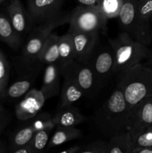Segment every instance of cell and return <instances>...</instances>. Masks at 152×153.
<instances>
[{"label":"cell","mask_w":152,"mask_h":153,"mask_svg":"<svg viewBox=\"0 0 152 153\" xmlns=\"http://www.w3.org/2000/svg\"><path fill=\"white\" fill-rule=\"evenodd\" d=\"M3 1H4V0H0V4H1V3H2Z\"/></svg>","instance_id":"obj_35"},{"label":"cell","mask_w":152,"mask_h":153,"mask_svg":"<svg viewBox=\"0 0 152 153\" xmlns=\"http://www.w3.org/2000/svg\"><path fill=\"white\" fill-rule=\"evenodd\" d=\"M59 36L55 33H51L46 43L42 48L38 56V62L43 64H58L59 61L58 49Z\"/></svg>","instance_id":"obj_20"},{"label":"cell","mask_w":152,"mask_h":153,"mask_svg":"<svg viewBox=\"0 0 152 153\" xmlns=\"http://www.w3.org/2000/svg\"><path fill=\"white\" fill-rule=\"evenodd\" d=\"M12 152H13V153H34L33 152L32 149H31V148L30 147L29 143L27 145H25V146H21V147L17 148V149H16L15 150H13Z\"/></svg>","instance_id":"obj_31"},{"label":"cell","mask_w":152,"mask_h":153,"mask_svg":"<svg viewBox=\"0 0 152 153\" xmlns=\"http://www.w3.org/2000/svg\"><path fill=\"white\" fill-rule=\"evenodd\" d=\"M53 128V127H48L37 131L34 133L31 141L29 142V146L32 149L33 152H41L47 146L50 134Z\"/></svg>","instance_id":"obj_25"},{"label":"cell","mask_w":152,"mask_h":153,"mask_svg":"<svg viewBox=\"0 0 152 153\" xmlns=\"http://www.w3.org/2000/svg\"><path fill=\"white\" fill-rule=\"evenodd\" d=\"M61 73L58 64H47L43 74L41 90L46 99L56 97L61 90Z\"/></svg>","instance_id":"obj_14"},{"label":"cell","mask_w":152,"mask_h":153,"mask_svg":"<svg viewBox=\"0 0 152 153\" xmlns=\"http://www.w3.org/2000/svg\"><path fill=\"white\" fill-rule=\"evenodd\" d=\"M58 49H59V61L58 65L75 59V48L72 36L69 31L59 36L58 39Z\"/></svg>","instance_id":"obj_21"},{"label":"cell","mask_w":152,"mask_h":153,"mask_svg":"<svg viewBox=\"0 0 152 153\" xmlns=\"http://www.w3.org/2000/svg\"><path fill=\"white\" fill-rule=\"evenodd\" d=\"M55 132L49 140L47 147L49 149L60 146L70 140L80 138L83 132L76 126H55Z\"/></svg>","instance_id":"obj_19"},{"label":"cell","mask_w":152,"mask_h":153,"mask_svg":"<svg viewBox=\"0 0 152 153\" xmlns=\"http://www.w3.org/2000/svg\"><path fill=\"white\" fill-rule=\"evenodd\" d=\"M46 100L47 99L41 90L30 89L15 107L17 119L21 121L32 119L41 111Z\"/></svg>","instance_id":"obj_11"},{"label":"cell","mask_w":152,"mask_h":153,"mask_svg":"<svg viewBox=\"0 0 152 153\" xmlns=\"http://www.w3.org/2000/svg\"><path fill=\"white\" fill-rule=\"evenodd\" d=\"M107 19L95 5L77 6L69 13V30L77 31H98L105 30Z\"/></svg>","instance_id":"obj_7"},{"label":"cell","mask_w":152,"mask_h":153,"mask_svg":"<svg viewBox=\"0 0 152 153\" xmlns=\"http://www.w3.org/2000/svg\"><path fill=\"white\" fill-rule=\"evenodd\" d=\"M131 135L135 148L152 146V125L148 126L137 132L131 133Z\"/></svg>","instance_id":"obj_26"},{"label":"cell","mask_w":152,"mask_h":153,"mask_svg":"<svg viewBox=\"0 0 152 153\" xmlns=\"http://www.w3.org/2000/svg\"><path fill=\"white\" fill-rule=\"evenodd\" d=\"M134 146L129 131L110 137L107 141L106 153H133Z\"/></svg>","instance_id":"obj_18"},{"label":"cell","mask_w":152,"mask_h":153,"mask_svg":"<svg viewBox=\"0 0 152 153\" xmlns=\"http://www.w3.org/2000/svg\"><path fill=\"white\" fill-rule=\"evenodd\" d=\"M133 153H152V146L145 148H134Z\"/></svg>","instance_id":"obj_32"},{"label":"cell","mask_w":152,"mask_h":153,"mask_svg":"<svg viewBox=\"0 0 152 153\" xmlns=\"http://www.w3.org/2000/svg\"><path fill=\"white\" fill-rule=\"evenodd\" d=\"M0 97H1V95H0Z\"/></svg>","instance_id":"obj_37"},{"label":"cell","mask_w":152,"mask_h":153,"mask_svg":"<svg viewBox=\"0 0 152 153\" xmlns=\"http://www.w3.org/2000/svg\"><path fill=\"white\" fill-rule=\"evenodd\" d=\"M10 67L3 52L0 50V95L5 96L9 79Z\"/></svg>","instance_id":"obj_28"},{"label":"cell","mask_w":152,"mask_h":153,"mask_svg":"<svg viewBox=\"0 0 152 153\" xmlns=\"http://www.w3.org/2000/svg\"><path fill=\"white\" fill-rule=\"evenodd\" d=\"M33 81L32 77L24 78L16 81L7 88L5 95L10 99H18L22 97L31 89Z\"/></svg>","instance_id":"obj_24"},{"label":"cell","mask_w":152,"mask_h":153,"mask_svg":"<svg viewBox=\"0 0 152 153\" xmlns=\"http://www.w3.org/2000/svg\"><path fill=\"white\" fill-rule=\"evenodd\" d=\"M7 11L14 30L23 38L31 31L33 25L28 10L24 8L20 0H11L7 7Z\"/></svg>","instance_id":"obj_13"},{"label":"cell","mask_w":152,"mask_h":153,"mask_svg":"<svg viewBox=\"0 0 152 153\" xmlns=\"http://www.w3.org/2000/svg\"><path fill=\"white\" fill-rule=\"evenodd\" d=\"M69 13H62L50 20L37 25L33 28L22 49V61L25 65H33L38 62L40 51L52 31L57 27L69 23Z\"/></svg>","instance_id":"obj_4"},{"label":"cell","mask_w":152,"mask_h":153,"mask_svg":"<svg viewBox=\"0 0 152 153\" xmlns=\"http://www.w3.org/2000/svg\"><path fill=\"white\" fill-rule=\"evenodd\" d=\"M64 0H27L28 13L33 24L39 25L62 13Z\"/></svg>","instance_id":"obj_9"},{"label":"cell","mask_w":152,"mask_h":153,"mask_svg":"<svg viewBox=\"0 0 152 153\" xmlns=\"http://www.w3.org/2000/svg\"><path fill=\"white\" fill-rule=\"evenodd\" d=\"M35 132L36 131L33 128L30 122L29 123L25 124L22 128L18 130L13 134V138H12L11 152L17 148L28 144Z\"/></svg>","instance_id":"obj_23"},{"label":"cell","mask_w":152,"mask_h":153,"mask_svg":"<svg viewBox=\"0 0 152 153\" xmlns=\"http://www.w3.org/2000/svg\"><path fill=\"white\" fill-rule=\"evenodd\" d=\"M137 13L142 23L146 28L151 29L152 0H139Z\"/></svg>","instance_id":"obj_27"},{"label":"cell","mask_w":152,"mask_h":153,"mask_svg":"<svg viewBox=\"0 0 152 153\" xmlns=\"http://www.w3.org/2000/svg\"><path fill=\"white\" fill-rule=\"evenodd\" d=\"M122 3L123 0H99L95 6L108 20L119 16Z\"/></svg>","instance_id":"obj_22"},{"label":"cell","mask_w":152,"mask_h":153,"mask_svg":"<svg viewBox=\"0 0 152 153\" xmlns=\"http://www.w3.org/2000/svg\"><path fill=\"white\" fill-rule=\"evenodd\" d=\"M22 38L14 30L7 16L0 13V40L11 49L18 50L22 43Z\"/></svg>","instance_id":"obj_17"},{"label":"cell","mask_w":152,"mask_h":153,"mask_svg":"<svg viewBox=\"0 0 152 153\" xmlns=\"http://www.w3.org/2000/svg\"><path fill=\"white\" fill-rule=\"evenodd\" d=\"M106 146L107 141L96 140L80 146L77 153H106Z\"/></svg>","instance_id":"obj_30"},{"label":"cell","mask_w":152,"mask_h":153,"mask_svg":"<svg viewBox=\"0 0 152 153\" xmlns=\"http://www.w3.org/2000/svg\"><path fill=\"white\" fill-rule=\"evenodd\" d=\"M31 126L36 131L48 127H55V124L53 121L52 116L49 113L37 114L34 117L29 120Z\"/></svg>","instance_id":"obj_29"},{"label":"cell","mask_w":152,"mask_h":153,"mask_svg":"<svg viewBox=\"0 0 152 153\" xmlns=\"http://www.w3.org/2000/svg\"><path fill=\"white\" fill-rule=\"evenodd\" d=\"M139 0H123L118 18L122 31L126 32L134 40L144 43L151 44V29L146 28L139 18L137 13Z\"/></svg>","instance_id":"obj_6"},{"label":"cell","mask_w":152,"mask_h":153,"mask_svg":"<svg viewBox=\"0 0 152 153\" xmlns=\"http://www.w3.org/2000/svg\"><path fill=\"white\" fill-rule=\"evenodd\" d=\"M64 80L61 87V99L58 105V108L74 105L85 94L81 88L72 80L63 78Z\"/></svg>","instance_id":"obj_16"},{"label":"cell","mask_w":152,"mask_h":153,"mask_svg":"<svg viewBox=\"0 0 152 153\" xmlns=\"http://www.w3.org/2000/svg\"><path fill=\"white\" fill-rule=\"evenodd\" d=\"M130 108L118 86L94 115L95 124L104 136L111 137L128 131Z\"/></svg>","instance_id":"obj_1"},{"label":"cell","mask_w":152,"mask_h":153,"mask_svg":"<svg viewBox=\"0 0 152 153\" xmlns=\"http://www.w3.org/2000/svg\"><path fill=\"white\" fill-rule=\"evenodd\" d=\"M79 148H80V146H78V145H77V146H71V147L67 148V149L61 151V153H77Z\"/></svg>","instance_id":"obj_34"},{"label":"cell","mask_w":152,"mask_h":153,"mask_svg":"<svg viewBox=\"0 0 152 153\" xmlns=\"http://www.w3.org/2000/svg\"><path fill=\"white\" fill-rule=\"evenodd\" d=\"M83 5H95L99 0H77Z\"/></svg>","instance_id":"obj_33"},{"label":"cell","mask_w":152,"mask_h":153,"mask_svg":"<svg viewBox=\"0 0 152 153\" xmlns=\"http://www.w3.org/2000/svg\"><path fill=\"white\" fill-rule=\"evenodd\" d=\"M152 125V97L142 100L130 111L128 131L137 132Z\"/></svg>","instance_id":"obj_12"},{"label":"cell","mask_w":152,"mask_h":153,"mask_svg":"<svg viewBox=\"0 0 152 153\" xmlns=\"http://www.w3.org/2000/svg\"><path fill=\"white\" fill-rule=\"evenodd\" d=\"M72 36L75 48V59L88 64L98 46V31H77L68 30Z\"/></svg>","instance_id":"obj_10"},{"label":"cell","mask_w":152,"mask_h":153,"mask_svg":"<svg viewBox=\"0 0 152 153\" xmlns=\"http://www.w3.org/2000/svg\"><path fill=\"white\" fill-rule=\"evenodd\" d=\"M88 64L94 71L101 87L104 88L114 75L115 55L111 46L110 45L100 48L97 46Z\"/></svg>","instance_id":"obj_8"},{"label":"cell","mask_w":152,"mask_h":153,"mask_svg":"<svg viewBox=\"0 0 152 153\" xmlns=\"http://www.w3.org/2000/svg\"><path fill=\"white\" fill-rule=\"evenodd\" d=\"M117 85L131 109L142 100L152 97V69L140 64L117 74Z\"/></svg>","instance_id":"obj_2"},{"label":"cell","mask_w":152,"mask_h":153,"mask_svg":"<svg viewBox=\"0 0 152 153\" xmlns=\"http://www.w3.org/2000/svg\"><path fill=\"white\" fill-rule=\"evenodd\" d=\"M52 118L55 126H76L86 120V117L74 105L58 108Z\"/></svg>","instance_id":"obj_15"},{"label":"cell","mask_w":152,"mask_h":153,"mask_svg":"<svg viewBox=\"0 0 152 153\" xmlns=\"http://www.w3.org/2000/svg\"><path fill=\"white\" fill-rule=\"evenodd\" d=\"M151 44H152V39H151Z\"/></svg>","instance_id":"obj_36"},{"label":"cell","mask_w":152,"mask_h":153,"mask_svg":"<svg viewBox=\"0 0 152 153\" xmlns=\"http://www.w3.org/2000/svg\"><path fill=\"white\" fill-rule=\"evenodd\" d=\"M59 68L61 76L75 82L83 91L85 97H95L103 88L88 64L73 59L59 65Z\"/></svg>","instance_id":"obj_5"},{"label":"cell","mask_w":152,"mask_h":153,"mask_svg":"<svg viewBox=\"0 0 152 153\" xmlns=\"http://www.w3.org/2000/svg\"><path fill=\"white\" fill-rule=\"evenodd\" d=\"M108 43L114 52L116 75L152 57L148 46L134 40L124 31L119 33L115 38L108 40Z\"/></svg>","instance_id":"obj_3"}]
</instances>
